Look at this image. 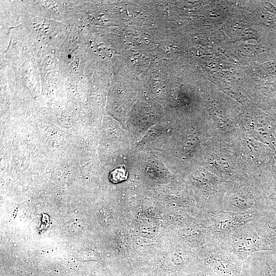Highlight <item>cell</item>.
<instances>
[{"label": "cell", "instance_id": "cell-6", "mask_svg": "<svg viewBox=\"0 0 276 276\" xmlns=\"http://www.w3.org/2000/svg\"><path fill=\"white\" fill-rule=\"evenodd\" d=\"M195 276H219V275L214 273L211 270H206L203 272L198 273Z\"/></svg>", "mask_w": 276, "mask_h": 276}, {"label": "cell", "instance_id": "cell-2", "mask_svg": "<svg viewBox=\"0 0 276 276\" xmlns=\"http://www.w3.org/2000/svg\"><path fill=\"white\" fill-rule=\"evenodd\" d=\"M128 173L126 169L119 167L113 169L110 173L109 179L113 183H118L127 179Z\"/></svg>", "mask_w": 276, "mask_h": 276}, {"label": "cell", "instance_id": "cell-7", "mask_svg": "<svg viewBox=\"0 0 276 276\" xmlns=\"http://www.w3.org/2000/svg\"><path fill=\"white\" fill-rule=\"evenodd\" d=\"M274 201H275V202L276 203V196H275V197H274Z\"/></svg>", "mask_w": 276, "mask_h": 276}, {"label": "cell", "instance_id": "cell-4", "mask_svg": "<svg viewBox=\"0 0 276 276\" xmlns=\"http://www.w3.org/2000/svg\"><path fill=\"white\" fill-rule=\"evenodd\" d=\"M235 218L228 215H222L218 216L216 220V226L221 229L229 228L233 225Z\"/></svg>", "mask_w": 276, "mask_h": 276}, {"label": "cell", "instance_id": "cell-5", "mask_svg": "<svg viewBox=\"0 0 276 276\" xmlns=\"http://www.w3.org/2000/svg\"><path fill=\"white\" fill-rule=\"evenodd\" d=\"M255 245L254 240L251 239L244 240L236 243L237 249L240 251H244L253 249Z\"/></svg>", "mask_w": 276, "mask_h": 276}, {"label": "cell", "instance_id": "cell-3", "mask_svg": "<svg viewBox=\"0 0 276 276\" xmlns=\"http://www.w3.org/2000/svg\"><path fill=\"white\" fill-rule=\"evenodd\" d=\"M230 202L232 205L240 209H248L253 206V202L249 199L238 195H233L230 198Z\"/></svg>", "mask_w": 276, "mask_h": 276}, {"label": "cell", "instance_id": "cell-1", "mask_svg": "<svg viewBox=\"0 0 276 276\" xmlns=\"http://www.w3.org/2000/svg\"><path fill=\"white\" fill-rule=\"evenodd\" d=\"M209 264L210 270L219 276H241L240 265L229 259L219 256H212Z\"/></svg>", "mask_w": 276, "mask_h": 276}]
</instances>
